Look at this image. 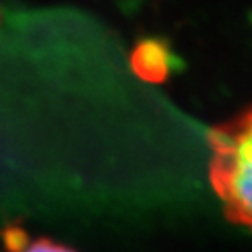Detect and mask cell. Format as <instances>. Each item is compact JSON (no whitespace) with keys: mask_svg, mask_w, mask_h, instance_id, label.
Wrapping results in <instances>:
<instances>
[{"mask_svg":"<svg viewBox=\"0 0 252 252\" xmlns=\"http://www.w3.org/2000/svg\"><path fill=\"white\" fill-rule=\"evenodd\" d=\"M210 184L231 222L252 231V105L209 135Z\"/></svg>","mask_w":252,"mask_h":252,"instance_id":"6da1fadb","label":"cell"},{"mask_svg":"<svg viewBox=\"0 0 252 252\" xmlns=\"http://www.w3.org/2000/svg\"><path fill=\"white\" fill-rule=\"evenodd\" d=\"M172 62L170 46L156 37L138 40L130 55L131 70L137 77L151 84L165 83L172 72Z\"/></svg>","mask_w":252,"mask_h":252,"instance_id":"7a4b0ae2","label":"cell"},{"mask_svg":"<svg viewBox=\"0 0 252 252\" xmlns=\"http://www.w3.org/2000/svg\"><path fill=\"white\" fill-rule=\"evenodd\" d=\"M20 252H75V251L67 247V245L49 240V238H40V240H35L33 244H28Z\"/></svg>","mask_w":252,"mask_h":252,"instance_id":"3957f363","label":"cell"}]
</instances>
